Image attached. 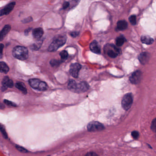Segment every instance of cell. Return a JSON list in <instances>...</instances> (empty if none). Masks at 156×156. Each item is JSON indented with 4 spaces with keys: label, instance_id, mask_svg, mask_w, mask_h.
Returning <instances> with one entry per match:
<instances>
[{
    "label": "cell",
    "instance_id": "obj_35",
    "mask_svg": "<svg viewBox=\"0 0 156 156\" xmlns=\"http://www.w3.org/2000/svg\"><path fill=\"white\" fill-rule=\"evenodd\" d=\"M79 34V32H77V31H74V32H72L71 33V35L72 36V37H76Z\"/></svg>",
    "mask_w": 156,
    "mask_h": 156
},
{
    "label": "cell",
    "instance_id": "obj_32",
    "mask_svg": "<svg viewBox=\"0 0 156 156\" xmlns=\"http://www.w3.org/2000/svg\"><path fill=\"white\" fill-rule=\"evenodd\" d=\"M1 133H2V135H3V136L5 138H8V136L6 134V132L5 130L2 127V126L1 127Z\"/></svg>",
    "mask_w": 156,
    "mask_h": 156
},
{
    "label": "cell",
    "instance_id": "obj_9",
    "mask_svg": "<svg viewBox=\"0 0 156 156\" xmlns=\"http://www.w3.org/2000/svg\"><path fill=\"white\" fill-rule=\"evenodd\" d=\"M89 87V85L86 82H81L79 83H77L76 89L75 92L81 93V92H85L88 90Z\"/></svg>",
    "mask_w": 156,
    "mask_h": 156
},
{
    "label": "cell",
    "instance_id": "obj_3",
    "mask_svg": "<svg viewBox=\"0 0 156 156\" xmlns=\"http://www.w3.org/2000/svg\"><path fill=\"white\" fill-rule=\"evenodd\" d=\"M104 51L108 56L112 58H115L121 53L120 49L117 48L113 44H107L104 47Z\"/></svg>",
    "mask_w": 156,
    "mask_h": 156
},
{
    "label": "cell",
    "instance_id": "obj_22",
    "mask_svg": "<svg viewBox=\"0 0 156 156\" xmlns=\"http://www.w3.org/2000/svg\"><path fill=\"white\" fill-rule=\"evenodd\" d=\"M59 55L61 56L62 62H64L68 58V52L66 50H63L59 53Z\"/></svg>",
    "mask_w": 156,
    "mask_h": 156
},
{
    "label": "cell",
    "instance_id": "obj_21",
    "mask_svg": "<svg viewBox=\"0 0 156 156\" xmlns=\"http://www.w3.org/2000/svg\"><path fill=\"white\" fill-rule=\"evenodd\" d=\"M126 41V39L123 36H119L116 38V45L118 46L119 47H120L123 45L124 43Z\"/></svg>",
    "mask_w": 156,
    "mask_h": 156
},
{
    "label": "cell",
    "instance_id": "obj_23",
    "mask_svg": "<svg viewBox=\"0 0 156 156\" xmlns=\"http://www.w3.org/2000/svg\"><path fill=\"white\" fill-rule=\"evenodd\" d=\"M48 89V86H47L46 83L44 82H41V83L39 84V87L38 88V90L39 91H45Z\"/></svg>",
    "mask_w": 156,
    "mask_h": 156
},
{
    "label": "cell",
    "instance_id": "obj_12",
    "mask_svg": "<svg viewBox=\"0 0 156 156\" xmlns=\"http://www.w3.org/2000/svg\"><path fill=\"white\" fill-rule=\"evenodd\" d=\"M90 49L94 53L100 54L101 53V49L99 46L98 43L96 41H93L90 45Z\"/></svg>",
    "mask_w": 156,
    "mask_h": 156
},
{
    "label": "cell",
    "instance_id": "obj_4",
    "mask_svg": "<svg viewBox=\"0 0 156 156\" xmlns=\"http://www.w3.org/2000/svg\"><path fill=\"white\" fill-rule=\"evenodd\" d=\"M133 102V95L131 93L126 94L122 99L121 102L122 107L125 111H128L132 107Z\"/></svg>",
    "mask_w": 156,
    "mask_h": 156
},
{
    "label": "cell",
    "instance_id": "obj_33",
    "mask_svg": "<svg viewBox=\"0 0 156 156\" xmlns=\"http://www.w3.org/2000/svg\"><path fill=\"white\" fill-rule=\"evenodd\" d=\"M84 156H98V155L94 152H90L87 153Z\"/></svg>",
    "mask_w": 156,
    "mask_h": 156
},
{
    "label": "cell",
    "instance_id": "obj_11",
    "mask_svg": "<svg viewBox=\"0 0 156 156\" xmlns=\"http://www.w3.org/2000/svg\"><path fill=\"white\" fill-rule=\"evenodd\" d=\"M32 34L34 38L39 40L44 34V31L41 28H35L33 30Z\"/></svg>",
    "mask_w": 156,
    "mask_h": 156
},
{
    "label": "cell",
    "instance_id": "obj_15",
    "mask_svg": "<svg viewBox=\"0 0 156 156\" xmlns=\"http://www.w3.org/2000/svg\"><path fill=\"white\" fill-rule=\"evenodd\" d=\"M11 27L9 25H6L4 28L1 30L0 34V41H2L3 38H4L6 35L8 34V32L10 31Z\"/></svg>",
    "mask_w": 156,
    "mask_h": 156
},
{
    "label": "cell",
    "instance_id": "obj_13",
    "mask_svg": "<svg viewBox=\"0 0 156 156\" xmlns=\"http://www.w3.org/2000/svg\"><path fill=\"white\" fill-rule=\"evenodd\" d=\"M149 58H150L149 55L147 52H143L141 53L138 57L139 61L143 65H145L148 63Z\"/></svg>",
    "mask_w": 156,
    "mask_h": 156
},
{
    "label": "cell",
    "instance_id": "obj_18",
    "mask_svg": "<svg viewBox=\"0 0 156 156\" xmlns=\"http://www.w3.org/2000/svg\"><path fill=\"white\" fill-rule=\"evenodd\" d=\"M15 86L16 88L19 89V90H20L23 94H27V90L25 86L23 83L21 82H18V83H16Z\"/></svg>",
    "mask_w": 156,
    "mask_h": 156
},
{
    "label": "cell",
    "instance_id": "obj_37",
    "mask_svg": "<svg viewBox=\"0 0 156 156\" xmlns=\"http://www.w3.org/2000/svg\"><path fill=\"white\" fill-rule=\"evenodd\" d=\"M31 28H29V29H26L25 30V35H28L29 32L31 30Z\"/></svg>",
    "mask_w": 156,
    "mask_h": 156
},
{
    "label": "cell",
    "instance_id": "obj_17",
    "mask_svg": "<svg viewBox=\"0 0 156 156\" xmlns=\"http://www.w3.org/2000/svg\"><path fill=\"white\" fill-rule=\"evenodd\" d=\"M128 23L125 20H120L117 22V29L119 30H124L126 29L127 28Z\"/></svg>",
    "mask_w": 156,
    "mask_h": 156
},
{
    "label": "cell",
    "instance_id": "obj_16",
    "mask_svg": "<svg viewBox=\"0 0 156 156\" xmlns=\"http://www.w3.org/2000/svg\"><path fill=\"white\" fill-rule=\"evenodd\" d=\"M141 39L142 43L146 45H151L154 42V39L147 35L141 36Z\"/></svg>",
    "mask_w": 156,
    "mask_h": 156
},
{
    "label": "cell",
    "instance_id": "obj_36",
    "mask_svg": "<svg viewBox=\"0 0 156 156\" xmlns=\"http://www.w3.org/2000/svg\"><path fill=\"white\" fill-rule=\"evenodd\" d=\"M0 48H1V57H2V50H3V49L4 48V45L2 44H1Z\"/></svg>",
    "mask_w": 156,
    "mask_h": 156
},
{
    "label": "cell",
    "instance_id": "obj_27",
    "mask_svg": "<svg viewBox=\"0 0 156 156\" xmlns=\"http://www.w3.org/2000/svg\"><path fill=\"white\" fill-rule=\"evenodd\" d=\"M129 21L131 22L132 24L135 25L136 24V16L135 15H132V16L129 17Z\"/></svg>",
    "mask_w": 156,
    "mask_h": 156
},
{
    "label": "cell",
    "instance_id": "obj_1",
    "mask_svg": "<svg viewBox=\"0 0 156 156\" xmlns=\"http://www.w3.org/2000/svg\"><path fill=\"white\" fill-rule=\"evenodd\" d=\"M66 39L67 37L65 34H62L55 37L49 46L48 51L49 52H55L59 48L65 45Z\"/></svg>",
    "mask_w": 156,
    "mask_h": 156
},
{
    "label": "cell",
    "instance_id": "obj_19",
    "mask_svg": "<svg viewBox=\"0 0 156 156\" xmlns=\"http://www.w3.org/2000/svg\"><path fill=\"white\" fill-rule=\"evenodd\" d=\"M0 70L1 73H4L6 74L9 71V68L8 66L6 65V63L4 62H1L0 63Z\"/></svg>",
    "mask_w": 156,
    "mask_h": 156
},
{
    "label": "cell",
    "instance_id": "obj_2",
    "mask_svg": "<svg viewBox=\"0 0 156 156\" xmlns=\"http://www.w3.org/2000/svg\"><path fill=\"white\" fill-rule=\"evenodd\" d=\"M13 55L16 58L24 61L28 58L29 51L27 48L24 46H17L13 50Z\"/></svg>",
    "mask_w": 156,
    "mask_h": 156
},
{
    "label": "cell",
    "instance_id": "obj_25",
    "mask_svg": "<svg viewBox=\"0 0 156 156\" xmlns=\"http://www.w3.org/2000/svg\"><path fill=\"white\" fill-rule=\"evenodd\" d=\"M61 62H60L57 59H52L50 61V64L52 66L55 67V66H59Z\"/></svg>",
    "mask_w": 156,
    "mask_h": 156
},
{
    "label": "cell",
    "instance_id": "obj_28",
    "mask_svg": "<svg viewBox=\"0 0 156 156\" xmlns=\"http://www.w3.org/2000/svg\"><path fill=\"white\" fill-rule=\"evenodd\" d=\"M151 128L153 132L156 133V118L153 119L152 121Z\"/></svg>",
    "mask_w": 156,
    "mask_h": 156
},
{
    "label": "cell",
    "instance_id": "obj_34",
    "mask_svg": "<svg viewBox=\"0 0 156 156\" xmlns=\"http://www.w3.org/2000/svg\"><path fill=\"white\" fill-rule=\"evenodd\" d=\"M69 5H70V3L69 2H67V1H65L63 4V8L64 9L67 8L68 6H69Z\"/></svg>",
    "mask_w": 156,
    "mask_h": 156
},
{
    "label": "cell",
    "instance_id": "obj_14",
    "mask_svg": "<svg viewBox=\"0 0 156 156\" xmlns=\"http://www.w3.org/2000/svg\"><path fill=\"white\" fill-rule=\"evenodd\" d=\"M41 81L38 79L32 78L29 80V82L30 85L31 87H33L34 89L38 90L39 87V84L41 83Z\"/></svg>",
    "mask_w": 156,
    "mask_h": 156
},
{
    "label": "cell",
    "instance_id": "obj_8",
    "mask_svg": "<svg viewBox=\"0 0 156 156\" xmlns=\"http://www.w3.org/2000/svg\"><path fill=\"white\" fill-rule=\"evenodd\" d=\"M2 87H1V91H4L8 87L12 88L14 86V83L12 80L10 79L8 76L4 77L2 80Z\"/></svg>",
    "mask_w": 156,
    "mask_h": 156
},
{
    "label": "cell",
    "instance_id": "obj_24",
    "mask_svg": "<svg viewBox=\"0 0 156 156\" xmlns=\"http://www.w3.org/2000/svg\"><path fill=\"white\" fill-rule=\"evenodd\" d=\"M43 41L41 40H38L37 42H36L33 45V49L34 50H38L39 48H41L42 44Z\"/></svg>",
    "mask_w": 156,
    "mask_h": 156
},
{
    "label": "cell",
    "instance_id": "obj_26",
    "mask_svg": "<svg viewBox=\"0 0 156 156\" xmlns=\"http://www.w3.org/2000/svg\"><path fill=\"white\" fill-rule=\"evenodd\" d=\"M3 102H4V103L8 105V106H11V107H17V104H16L14 103L13 102L9 101V100L5 99V100H4V101H3Z\"/></svg>",
    "mask_w": 156,
    "mask_h": 156
},
{
    "label": "cell",
    "instance_id": "obj_31",
    "mask_svg": "<svg viewBox=\"0 0 156 156\" xmlns=\"http://www.w3.org/2000/svg\"><path fill=\"white\" fill-rule=\"evenodd\" d=\"M33 21V18L31 17H28V18H25L22 21L23 23L24 24H26V23H28V22H30Z\"/></svg>",
    "mask_w": 156,
    "mask_h": 156
},
{
    "label": "cell",
    "instance_id": "obj_20",
    "mask_svg": "<svg viewBox=\"0 0 156 156\" xmlns=\"http://www.w3.org/2000/svg\"><path fill=\"white\" fill-rule=\"evenodd\" d=\"M77 83L74 80L71 79L69 81L68 84V88L69 90H70L73 92H75L76 87H77Z\"/></svg>",
    "mask_w": 156,
    "mask_h": 156
},
{
    "label": "cell",
    "instance_id": "obj_5",
    "mask_svg": "<svg viewBox=\"0 0 156 156\" xmlns=\"http://www.w3.org/2000/svg\"><path fill=\"white\" fill-rule=\"evenodd\" d=\"M104 127L100 122L92 121L87 125V129L89 132H99L104 130Z\"/></svg>",
    "mask_w": 156,
    "mask_h": 156
},
{
    "label": "cell",
    "instance_id": "obj_30",
    "mask_svg": "<svg viewBox=\"0 0 156 156\" xmlns=\"http://www.w3.org/2000/svg\"><path fill=\"white\" fill-rule=\"evenodd\" d=\"M132 136L134 139H137L139 136V132L137 131H133L132 132Z\"/></svg>",
    "mask_w": 156,
    "mask_h": 156
},
{
    "label": "cell",
    "instance_id": "obj_7",
    "mask_svg": "<svg viewBox=\"0 0 156 156\" xmlns=\"http://www.w3.org/2000/svg\"><path fill=\"white\" fill-rule=\"evenodd\" d=\"M142 73L140 71H136L130 76V81L132 84H137L141 81Z\"/></svg>",
    "mask_w": 156,
    "mask_h": 156
},
{
    "label": "cell",
    "instance_id": "obj_10",
    "mask_svg": "<svg viewBox=\"0 0 156 156\" xmlns=\"http://www.w3.org/2000/svg\"><path fill=\"white\" fill-rule=\"evenodd\" d=\"M15 5H16L15 2H11L8 4L4 8L1 10V13H0L1 16H3V15H7L9 14L11 11L14 8Z\"/></svg>",
    "mask_w": 156,
    "mask_h": 156
},
{
    "label": "cell",
    "instance_id": "obj_6",
    "mask_svg": "<svg viewBox=\"0 0 156 156\" xmlns=\"http://www.w3.org/2000/svg\"><path fill=\"white\" fill-rule=\"evenodd\" d=\"M82 68L80 64L75 63L71 65L69 72L71 75L74 78H78V77L79 72Z\"/></svg>",
    "mask_w": 156,
    "mask_h": 156
},
{
    "label": "cell",
    "instance_id": "obj_29",
    "mask_svg": "<svg viewBox=\"0 0 156 156\" xmlns=\"http://www.w3.org/2000/svg\"><path fill=\"white\" fill-rule=\"evenodd\" d=\"M16 148L18 151H20V152H22V153H28V150H27L26 149H25L24 148H23V147H21V146H19L16 145Z\"/></svg>",
    "mask_w": 156,
    "mask_h": 156
}]
</instances>
